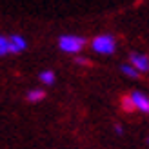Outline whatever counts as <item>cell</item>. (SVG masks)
Instances as JSON below:
<instances>
[{
  "label": "cell",
  "mask_w": 149,
  "mask_h": 149,
  "mask_svg": "<svg viewBox=\"0 0 149 149\" xmlns=\"http://www.w3.org/2000/svg\"><path fill=\"white\" fill-rule=\"evenodd\" d=\"M58 46L64 53H78V51L86 46V38L82 36H74V35H64L58 40Z\"/></svg>",
  "instance_id": "obj_1"
},
{
  "label": "cell",
  "mask_w": 149,
  "mask_h": 149,
  "mask_svg": "<svg viewBox=\"0 0 149 149\" xmlns=\"http://www.w3.org/2000/svg\"><path fill=\"white\" fill-rule=\"evenodd\" d=\"M91 46H93V49L96 51V53L111 55V53H115L116 42H115V38L111 35H100V36H96V38H93Z\"/></svg>",
  "instance_id": "obj_2"
},
{
  "label": "cell",
  "mask_w": 149,
  "mask_h": 149,
  "mask_svg": "<svg viewBox=\"0 0 149 149\" xmlns=\"http://www.w3.org/2000/svg\"><path fill=\"white\" fill-rule=\"evenodd\" d=\"M129 60H131V65H133V68H136L138 71H149V60H147V56L138 55V53H131L129 55Z\"/></svg>",
  "instance_id": "obj_3"
},
{
  "label": "cell",
  "mask_w": 149,
  "mask_h": 149,
  "mask_svg": "<svg viewBox=\"0 0 149 149\" xmlns=\"http://www.w3.org/2000/svg\"><path fill=\"white\" fill-rule=\"evenodd\" d=\"M131 96H133V102H135L136 109H140V111H144V113H147V111H149V98H147V96H146L144 93H140V91H135Z\"/></svg>",
  "instance_id": "obj_4"
},
{
  "label": "cell",
  "mask_w": 149,
  "mask_h": 149,
  "mask_svg": "<svg viewBox=\"0 0 149 149\" xmlns=\"http://www.w3.org/2000/svg\"><path fill=\"white\" fill-rule=\"evenodd\" d=\"M9 42H11L9 53H20V51L26 49V40L22 38L20 35H11V36H9Z\"/></svg>",
  "instance_id": "obj_5"
},
{
  "label": "cell",
  "mask_w": 149,
  "mask_h": 149,
  "mask_svg": "<svg viewBox=\"0 0 149 149\" xmlns=\"http://www.w3.org/2000/svg\"><path fill=\"white\" fill-rule=\"evenodd\" d=\"M122 109L124 111H127V113H133V111L136 109L135 106V102H133V96H122Z\"/></svg>",
  "instance_id": "obj_6"
},
{
  "label": "cell",
  "mask_w": 149,
  "mask_h": 149,
  "mask_svg": "<svg viewBox=\"0 0 149 149\" xmlns=\"http://www.w3.org/2000/svg\"><path fill=\"white\" fill-rule=\"evenodd\" d=\"M44 96H46V93L44 91H40V89H35V91H29L27 93V100L29 102H38V100H42Z\"/></svg>",
  "instance_id": "obj_7"
},
{
  "label": "cell",
  "mask_w": 149,
  "mask_h": 149,
  "mask_svg": "<svg viewBox=\"0 0 149 149\" xmlns=\"http://www.w3.org/2000/svg\"><path fill=\"white\" fill-rule=\"evenodd\" d=\"M120 71L125 74V77H129V78H136L138 77V69L133 68V65H122Z\"/></svg>",
  "instance_id": "obj_8"
},
{
  "label": "cell",
  "mask_w": 149,
  "mask_h": 149,
  "mask_svg": "<svg viewBox=\"0 0 149 149\" xmlns=\"http://www.w3.org/2000/svg\"><path fill=\"white\" fill-rule=\"evenodd\" d=\"M40 80L44 82V84L51 86V84L55 82V74H53V71H44V73H40Z\"/></svg>",
  "instance_id": "obj_9"
},
{
  "label": "cell",
  "mask_w": 149,
  "mask_h": 149,
  "mask_svg": "<svg viewBox=\"0 0 149 149\" xmlns=\"http://www.w3.org/2000/svg\"><path fill=\"white\" fill-rule=\"evenodd\" d=\"M9 46H11L9 38H6V36H2V35H0V47H2V49H6L7 53H9Z\"/></svg>",
  "instance_id": "obj_10"
},
{
  "label": "cell",
  "mask_w": 149,
  "mask_h": 149,
  "mask_svg": "<svg viewBox=\"0 0 149 149\" xmlns=\"http://www.w3.org/2000/svg\"><path fill=\"white\" fill-rule=\"evenodd\" d=\"M74 62H77V64H82V65H86V64H89V62L86 60V58H82V56H77V58H74Z\"/></svg>",
  "instance_id": "obj_11"
},
{
  "label": "cell",
  "mask_w": 149,
  "mask_h": 149,
  "mask_svg": "<svg viewBox=\"0 0 149 149\" xmlns=\"http://www.w3.org/2000/svg\"><path fill=\"white\" fill-rule=\"evenodd\" d=\"M115 131H116V133H124V129H122V125H116V127H115Z\"/></svg>",
  "instance_id": "obj_12"
},
{
  "label": "cell",
  "mask_w": 149,
  "mask_h": 149,
  "mask_svg": "<svg viewBox=\"0 0 149 149\" xmlns=\"http://www.w3.org/2000/svg\"><path fill=\"white\" fill-rule=\"evenodd\" d=\"M4 55H7V51H6V49H2V47H0V56H4Z\"/></svg>",
  "instance_id": "obj_13"
},
{
  "label": "cell",
  "mask_w": 149,
  "mask_h": 149,
  "mask_svg": "<svg viewBox=\"0 0 149 149\" xmlns=\"http://www.w3.org/2000/svg\"><path fill=\"white\" fill-rule=\"evenodd\" d=\"M147 142H149V140H147Z\"/></svg>",
  "instance_id": "obj_14"
}]
</instances>
